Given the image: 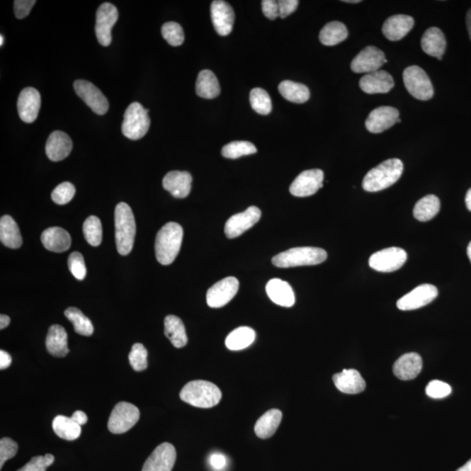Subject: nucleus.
Here are the masks:
<instances>
[{
  "mask_svg": "<svg viewBox=\"0 0 471 471\" xmlns=\"http://www.w3.org/2000/svg\"><path fill=\"white\" fill-rule=\"evenodd\" d=\"M183 229L179 224L171 222L158 232L154 244L157 261L164 266L171 265L178 255L182 246Z\"/></svg>",
  "mask_w": 471,
  "mask_h": 471,
  "instance_id": "1",
  "label": "nucleus"
},
{
  "mask_svg": "<svg viewBox=\"0 0 471 471\" xmlns=\"http://www.w3.org/2000/svg\"><path fill=\"white\" fill-rule=\"evenodd\" d=\"M403 164L400 159L393 158L372 169L365 176L363 186L365 191L378 192L385 190L397 182L402 175Z\"/></svg>",
  "mask_w": 471,
  "mask_h": 471,
  "instance_id": "2",
  "label": "nucleus"
},
{
  "mask_svg": "<svg viewBox=\"0 0 471 471\" xmlns=\"http://www.w3.org/2000/svg\"><path fill=\"white\" fill-rule=\"evenodd\" d=\"M115 242L120 255L130 254L134 246L137 225L133 212L126 203H120L115 212Z\"/></svg>",
  "mask_w": 471,
  "mask_h": 471,
  "instance_id": "3",
  "label": "nucleus"
},
{
  "mask_svg": "<svg viewBox=\"0 0 471 471\" xmlns=\"http://www.w3.org/2000/svg\"><path fill=\"white\" fill-rule=\"evenodd\" d=\"M180 398L191 406L210 409L220 403L222 392L214 383L207 380H193L181 390Z\"/></svg>",
  "mask_w": 471,
  "mask_h": 471,
  "instance_id": "4",
  "label": "nucleus"
},
{
  "mask_svg": "<svg viewBox=\"0 0 471 471\" xmlns=\"http://www.w3.org/2000/svg\"><path fill=\"white\" fill-rule=\"evenodd\" d=\"M327 258V251L322 248L296 247L274 256L271 261L278 268H289V267L319 265L325 261Z\"/></svg>",
  "mask_w": 471,
  "mask_h": 471,
  "instance_id": "5",
  "label": "nucleus"
},
{
  "mask_svg": "<svg viewBox=\"0 0 471 471\" xmlns=\"http://www.w3.org/2000/svg\"><path fill=\"white\" fill-rule=\"evenodd\" d=\"M149 126V109L138 103L130 104L124 114L123 134L130 140H139L148 133Z\"/></svg>",
  "mask_w": 471,
  "mask_h": 471,
  "instance_id": "6",
  "label": "nucleus"
},
{
  "mask_svg": "<svg viewBox=\"0 0 471 471\" xmlns=\"http://www.w3.org/2000/svg\"><path fill=\"white\" fill-rule=\"evenodd\" d=\"M403 81L409 93L417 100L429 101L434 96L431 79L420 67H407L403 72Z\"/></svg>",
  "mask_w": 471,
  "mask_h": 471,
  "instance_id": "7",
  "label": "nucleus"
},
{
  "mask_svg": "<svg viewBox=\"0 0 471 471\" xmlns=\"http://www.w3.org/2000/svg\"><path fill=\"white\" fill-rule=\"evenodd\" d=\"M140 418L137 406L130 402H119L109 417L108 428L113 434H123L133 428Z\"/></svg>",
  "mask_w": 471,
  "mask_h": 471,
  "instance_id": "8",
  "label": "nucleus"
},
{
  "mask_svg": "<svg viewBox=\"0 0 471 471\" xmlns=\"http://www.w3.org/2000/svg\"><path fill=\"white\" fill-rule=\"evenodd\" d=\"M408 254L402 248L390 247L375 252L369 259V266L380 273H392L404 265Z\"/></svg>",
  "mask_w": 471,
  "mask_h": 471,
  "instance_id": "9",
  "label": "nucleus"
},
{
  "mask_svg": "<svg viewBox=\"0 0 471 471\" xmlns=\"http://www.w3.org/2000/svg\"><path fill=\"white\" fill-rule=\"evenodd\" d=\"M118 11L110 3H104L97 10L96 33L101 46L108 47L111 44V31L118 20Z\"/></svg>",
  "mask_w": 471,
  "mask_h": 471,
  "instance_id": "10",
  "label": "nucleus"
},
{
  "mask_svg": "<svg viewBox=\"0 0 471 471\" xmlns=\"http://www.w3.org/2000/svg\"><path fill=\"white\" fill-rule=\"evenodd\" d=\"M74 88L78 96L81 98L96 114L99 115L106 114L109 108L108 101L93 83L78 80L74 82Z\"/></svg>",
  "mask_w": 471,
  "mask_h": 471,
  "instance_id": "11",
  "label": "nucleus"
},
{
  "mask_svg": "<svg viewBox=\"0 0 471 471\" xmlns=\"http://www.w3.org/2000/svg\"><path fill=\"white\" fill-rule=\"evenodd\" d=\"M324 173L322 169H309L300 173L291 186L290 192L297 198L310 197L323 187Z\"/></svg>",
  "mask_w": 471,
  "mask_h": 471,
  "instance_id": "12",
  "label": "nucleus"
},
{
  "mask_svg": "<svg viewBox=\"0 0 471 471\" xmlns=\"http://www.w3.org/2000/svg\"><path fill=\"white\" fill-rule=\"evenodd\" d=\"M239 288V282L236 278H225L208 290L206 295L207 304L212 308L223 307L235 297Z\"/></svg>",
  "mask_w": 471,
  "mask_h": 471,
  "instance_id": "13",
  "label": "nucleus"
},
{
  "mask_svg": "<svg viewBox=\"0 0 471 471\" xmlns=\"http://www.w3.org/2000/svg\"><path fill=\"white\" fill-rule=\"evenodd\" d=\"M438 296V290L435 285L423 284L417 286L397 301V307L402 311H412L427 306Z\"/></svg>",
  "mask_w": 471,
  "mask_h": 471,
  "instance_id": "14",
  "label": "nucleus"
},
{
  "mask_svg": "<svg viewBox=\"0 0 471 471\" xmlns=\"http://www.w3.org/2000/svg\"><path fill=\"white\" fill-rule=\"evenodd\" d=\"M387 62L385 55L382 50L368 46L353 59L351 69L356 74H370L378 71Z\"/></svg>",
  "mask_w": 471,
  "mask_h": 471,
  "instance_id": "15",
  "label": "nucleus"
},
{
  "mask_svg": "<svg viewBox=\"0 0 471 471\" xmlns=\"http://www.w3.org/2000/svg\"><path fill=\"white\" fill-rule=\"evenodd\" d=\"M261 217V210L258 207L251 206L246 212L234 215L226 222L225 232L228 239L242 235L252 226L258 223Z\"/></svg>",
  "mask_w": 471,
  "mask_h": 471,
  "instance_id": "16",
  "label": "nucleus"
},
{
  "mask_svg": "<svg viewBox=\"0 0 471 471\" xmlns=\"http://www.w3.org/2000/svg\"><path fill=\"white\" fill-rule=\"evenodd\" d=\"M176 459L175 447L169 443H161L146 460L142 471H171Z\"/></svg>",
  "mask_w": 471,
  "mask_h": 471,
  "instance_id": "17",
  "label": "nucleus"
},
{
  "mask_svg": "<svg viewBox=\"0 0 471 471\" xmlns=\"http://www.w3.org/2000/svg\"><path fill=\"white\" fill-rule=\"evenodd\" d=\"M210 13L214 28L218 35L227 36L232 33L235 21V13L229 4L222 0L212 3Z\"/></svg>",
  "mask_w": 471,
  "mask_h": 471,
  "instance_id": "18",
  "label": "nucleus"
},
{
  "mask_svg": "<svg viewBox=\"0 0 471 471\" xmlns=\"http://www.w3.org/2000/svg\"><path fill=\"white\" fill-rule=\"evenodd\" d=\"M41 105L40 93L33 88H26L18 99V115L24 123H33L39 115Z\"/></svg>",
  "mask_w": 471,
  "mask_h": 471,
  "instance_id": "19",
  "label": "nucleus"
},
{
  "mask_svg": "<svg viewBox=\"0 0 471 471\" xmlns=\"http://www.w3.org/2000/svg\"><path fill=\"white\" fill-rule=\"evenodd\" d=\"M399 111L393 107H379L369 114L365 120V127L369 132L374 134L390 129L397 123Z\"/></svg>",
  "mask_w": 471,
  "mask_h": 471,
  "instance_id": "20",
  "label": "nucleus"
},
{
  "mask_svg": "<svg viewBox=\"0 0 471 471\" xmlns=\"http://www.w3.org/2000/svg\"><path fill=\"white\" fill-rule=\"evenodd\" d=\"M395 81L390 74L378 70L364 75L360 81V88L365 93H387L394 88Z\"/></svg>",
  "mask_w": 471,
  "mask_h": 471,
  "instance_id": "21",
  "label": "nucleus"
},
{
  "mask_svg": "<svg viewBox=\"0 0 471 471\" xmlns=\"http://www.w3.org/2000/svg\"><path fill=\"white\" fill-rule=\"evenodd\" d=\"M192 176L187 171H171L164 177L163 186L173 197L186 198L191 191Z\"/></svg>",
  "mask_w": 471,
  "mask_h": 471,
  "instance_id": "22",
  "label": "nucleus"
},
{
  "mask_svg": "<svg viewBox=\"0 0 471 471\" xmlns=\"http://www.w3.org/2000/svg\"><path fill=\"white\" fill-rule=\"evenodd\" d=\"M73 149V142L69 135L62 131H55L48 137L46 153L49 159L59 161L69 156Z\"/></svg>",
  "mask_w": 471,
  "mask_h": 471,
  "instance_id": "23",
  "label": "nucleus"
},
{
  "mask_svg": "<svg viewBox=\"0 0 471 471\" xmlns=\"http://www.w3.org/2000/svg\"><path fill=\"white\" fill-rule=\"evenodd\" d=\"M414 25V18L408 15H394L385 21L382 26V33L387 40H401L412 31Z\"/></svg>",
  "mask_w": 471,
  "mask_h": 471,
  "instance_id": "24",
  "label": "nucleus"
},
{
  "mask_svg": "<svg viewBox=\"0 0 471 471\" xmlns=\"http://www.w3.org/2000/svg\"><path fill=\"white\" fill-rule=\"evenodd\" d=\"M423 368V359L416 353L403 354L395 361L393 371L397 378L409 380L416 378Z\"/></svg>",
  "mask_w": 471,
  "mask_h": 471,
  "instance_id": "25",
  "label": "nucleus"
},
{
  "mask_svg": "<svg viewBox=\"0 0 471 471\" xmlns=\"http://www.w3.org/2000/svg\"><path fill=\"white\" fill-rule=\"evenodd\" d=\"M333 380L335 387L344 394H359L365 389V380L356 369H344L334 375Z\"/></svg>",
  "mask_w": 471,
  "mask_h": 471,
  "instance_id": "26",
  "label": "nucleus"
},
{
  "mask_svg": "<svg viewBox=\"0 0 471 471\" xmlns=\"http://www.w3.org/2000/svg\"><path fill=\"white\" fill-rule=\"evenodd\" d=\"M267 295L273 303L284 307H291L295 303V295L288 282L273 278L266 285Z\"/></svg>",
  "mask_w": 471,
  "mask_h": 471,
  "instance_id": "27",
  "label": "nucleus"
},
{
  "mask_svg": "<svg viewBox=\"0 0 471 471\" xmlns=\"http://www.w3.org/2000/svg\"><path fill=\"white\" fill-rule=\"evenodd\" d=\"M421 44L425 54L439 60L443 59V55L446 50L447 42L442 30L437 28H429L421 38Z\"/></svg>",
  "mask_w": 471,
  "mask_h": 471,
  "instance_id": "28",
  "label": "nucleus"
},
{
  "mask_svg": "<svg viewBox=\"0 0 471 471\" xmlns=\"http://www.w3.org/2000/svg\"><path fill=\"white\" fill-rule=\"evenodd\" d=\"M41 242L48 251L64 252L71 246L69 233L60 227H50L41 235Z\"/></svg>",
  "mask_w": 471,
  "mask_h": 471,
  "instance_id": "29",
  "label": "nucleus"
},
{
  "mask_svg": "<svg viewBox=\"0 0 471 471\" xmlns=\"http://www.w3.org/2000/svg\"><path fill=\"white\" fill-rule=\"evenodd\" d=\"M46 346L49 353L55 357H65L69 353L67 334L63 327L52 325L48 330Z\"/></svg>",
  "mask_w": 471,
  "mask_h": 471,
  "instance_id": "30",
  "label": "nucleus"
},
{
  "mask_svg": "<svg viewBox=\"0 0 471 471\" xmlns=\"http://www.w3.org/2000/svg\"><path fill=\"white\" fill-rule=\"evenodd\" d=\"M164 334L176 348H182L188 343L186 327L182 320L175 315H169L164 319Z\"/></svg>",
  "mask_w": 471,
  "mask_h": 471,
  "instance_id": "31",
  "label": "nucleus"
},
{
  "mask_svg": "<svg viewBox=\"0 0 471 471\" xmlns=\"http://www.w3.org/2000/svg\"><path fill=\"white\" fill-rule=\"evenodd\" d=\"M0 240L4 246L11 249L21 246L22 237L20 229L11 216H3L0 220Z\"/></svg>",
  "mask_w": 471,
  "mask_h": 471,
  "instance_id": "32",
  "label": "nucleus"
},
{
  "mask_svg": "<svg viewBox=\"0 0 471 471\" xmlns=\"http://www.w3.org/2000/svg\"><path fill=\"white\" fill-rule=\"evenodd\" d=\"M282 412L278 409H271L263 414L255 424V433L259 438L267 439L277 431L282 420Z\"/></svg>",
  "mask_w": 471,
  "mask_h": 471,
  "instance_id": "33",
  "label": "nucleus"
},
{
  "mask_svg": "<svg viewBox=\"0 0 471 471\" xmlns=\"http://www.w3.org/2000/svg\"><path fill=\"white\" fill-rule=\"evenodd\" d=\"M195 91L199 97L205 99H214L220 96L221 89L216 75L210 70H203L199 73Z\"/></svg>",
  "mask_w": 471,
  "mask_h": 471,
  "instance_id": "34",
  "label": "nucleus"
},
{
  "mask_svg": "<svg viewBox=\"0 0 471 471\" xmlns=\"http://www.w3.org/2000/svg\"><path fill=\"white\" fill-rule=\"evenodd\" d=\"M441 203L435 195H428L420 199L414 208V217L421 222H427L434 218L440 212Z\"/></svg>",
  "mask_w": 471,
  "mask_h": 471,
  "instance_id": "35",
  "label": "nucleus"
},
{
  "mask_svg": "<svg viewBox=\"0 0 471 471\" xmlns=\"http://www.w3.org/2000/svg\"><path fill=\"white\" fill-rule=\"evenodd\" d=\"M256 338L255 331L251 327H240L232 331L226 338L225 345L232 351H239L250 346Z\"/></svg>",
  "mask_w": 471,
  "mask_h": 471,
  "instance_id": "36",
  "label": "nucleus"
},
{
  "mask_svg": "<svg viewBox=\"0 0 471 471\" xmlns=\"http://www.w3.org/2000/svg\"><path fill=\"white\" fill-rule=\"evenodd\" d=\"M278 91L285 100L293 103H305L310 98V91L307 86L292 81H282Z\"/></svg>",
  "mask_w": 471,
  "mask_h": 471,
  "instance_id": "37",
  "label": "nucleus"
},
{
  "mask_svg": "<svg viewBox=\"0 0 471 471\" xmlns=\"http://www.w3.org/2000/svg\"><path fill=\"white\" fill-rule=\"evenodd\" d=\"M52 429L60 438L74 441L81 435V426L75 423L72 417L57 416L52 421Z\"/></svg>",
  "mask_w": 471,
  "mask_h": 471,
  "instance_id": "38",
  "label": "nucleus"
},
{
  "mask_svg": "<svg viewBox=\"0 0 471 471\" xmlns=\"http://www.w3.org/2000/svg\"><path fill=\"white\" fill-rule=\"evenodd\" d=\"M348 36L346 25L341 22L333 21L327 24L319 33V40L325 46H335L344 41Z\"/></svg>",
  "mask_w": 471,
  "mask_h": 471,
  "instance_id": "39",
  "label": "nucleus"
},
{
  "mask_svg": "<svg viewBox=\"0 0 471 471\" xmlns=\"http://www.w3.org/2000/svg\"><path fill=\"white\" fill-rule=\"evenodd\" d=\"M65 316L73 324L74 331L77 334L83 336H91L93 333V323L81 310L75 307L67 308Z\"/></svg>",
  "mask_w": 471,
  "mask_h": 471,
  "instance_id": "40",
  "label": "nucleus"
},
{
  "mask_svg": "<svg viewBox=\"0 0 471 471\" xmlns=\"http://www.w3.org/2000/svg\"><path fill=\"white\" fill-rule=\"evenodd\" d=\"M83 233L86 242L92 246H99L103 241V226L99 218L96 216L86 218L83 225Z\"/></svg>",
  "mask_w": 471,
  "mask_h": 471,
  "instance_id": "41",
  "label": "nucleus"
},
{
  "mask_svg": "<svg viewBox=\"0 0 471 471\" xmlns=\"http://www.w3.org/2000/svg\"><path fill=\"white\" fill-rule=\"evenodd\" d=\"M257 153V148L254 143L246 141H236L228 143L222 149V154L225 158L229 159H237V158L249 156Z\"/></svg>",
  "mask_w": 471,
  "mask_h": 471,
  "instance_id": "42",
  "label": "nucleus"
},
{
  "mask_svg": "<svg viewBox=\"0 0 471 471\" xmlns=\"http://www.w3.org/2000/svg\"><path fill=\"white\" fill-rule=\"evenodd\" d=\"M250 103L254 110L262 115L271 112V101L268 93L262 89L256 88L250 93Z\"/></svg>",
  "mask_w": 471,
  "mask_h": 471,
  "instance_id": "43",
  "label": "nucleus"
},
{
  "mask_svg": "<svg viewBox=\"0 0 471 471\" xmlns=\"http://www.w3.org/2000/svg\"><path fill=\"white\" fill-rule=\"evenodd\" d=\"M131 367L135 371H144L148 368V351L141 343H135L129 354Z\"/></svg>",
  "mask_w": 471,
  "mask_h": 471,
  "instance_id": "44",
  "label": "nucleus"
},
{
  "mask_svg": "<svg viewBox=\"0 0 471 471\" xmlns=\"http://www.w3.org/2000/svg\"><path fill=\"white\" fill-rule=\"evenodd\" d=\"M161 35L172 47H179L183 43V30L182 26L176 22H168L161 26Z\"/></svg>",
  "mask_w": 471,
  "mask_h": 471,
  "instance_id": "45",
  "label": "nucleus"
},
{
  "mask_svg": "<svg viewBox=\"0 0 471 471\" xmlns=\"http://www.w3.org/2000/svg\"><path fill=\"white\" fill-rule=\"evenodd\" d=\"M75 195V188L71 183L65 182L59 184L52 192V199L59 205H67Z\"/></svg>",
  "mask_w": 471,
  "mask_h": 471,
  "instance_id": "46",
  "label": "nucleus"
},
{
  "mask_svg": "<svg viewBox=\"0 0 471 471\" xmlns=\"http://www.w3.org/2000/svg\"><path fill=\"white\" fill-rule=\"evenodd\" d=\"M55 463V457L51 454L38 455L33 458L26 465L18 471H47L49 466Z\"/></svg>",
  "mask_w": 471,
  "mask_h": 471,
  "instance_id": "47",
  "label": "nucleus"
},
{
  "mask_svg": "<svg viewBox=\"0 0 471 471\" xmlns=\"http://www.w3.org/2000/svg\"><path fill=\"white\" fill-rule=\"evenodd\" d=\"M69 267L71 273L79 280H84L86 275V267L84 258L80 252H73L69 258Z\"/></svg>",
  "mask_w": 471,
  "mask_h": 471,
  "instance_id": "48",
  "label": "nucleus"
},
{
  "mask_svg": "<svg viewBox=\"0 0 471 471\" xmlns=\"http://www.w3.org/2000/svg\"><path fill=\"white\" fill-rule=\"evenodd\" d=\"M18 450V443L13 439L5 437L0 440V469L3 468L7 460L16 455Z\"/></svg>",
  "mask_w": 471,
  "mask_h": 471,
  "instance_id": "49",
  "label": "nucleus"
},
{
  "mask_svg": "<svg viewBox=\"0 0 471 471\" xmlns=\"http://www.w3.org/2000/svg\"><path fill=\"white\" fill-rule=\"evenodd\" d=\"M452 389L448 383L441 380H432L426 387V394L428 397L434 399H443L451 394Z\"/></svg>",
  "mask_w": 471,
  "mask_h": 471,
  "instance_id": "50",
  "label": "nucleus"
},
{
  "mask_svg": "<svg viewBox=\"0 0 471 471\" xmlns=\"http://www.w3.org/2000/svg\"><path fill=\"white\" fill-rule=\"evenodd\" d=\"M36 4L35 0H16L14 1V12L18 18H24L31 12Z\"/></svg>",
  "mask_w": 471,
  "mask_h": 471,
  "instance_id": "51",
  "label": "nucleus"
},
{
  "mask_svg": "<svg viewBox=\"0 0 471 471\" xmlns=\"http://www.w3.org/2000/svg\"><path fill=\"white\" fill-rule=\"evenodd\" d=\"M262 10L263 13L269 20L273 21L280 17V7H278V3L274 0H263Z\"/></svg>",
  "mask_w": 471,
  "mask_h": 471,
  "instance_id": "52",
  "label": "nucleus"
},
{
  "mask_svg": "<svg viewBox=\"0 0 471 471\" xmlns=\"http://www.w3.org/2000/svg\"><path fill=\"white\" fill-rule=\"evenodd\" d=\"M278 3L280 7V17L285 18L295 12L300 2L297 0H280Z\"/></svg>",
  "mask_w": 471,
  "mask_h": 471,
  "instance_id": "53",
  "label": "nucleus"
},
{
  "mask_svg": "<svg viewBox=\"0 0 471 471\" xmlns=\"http://www.w3.org/2000/svg\"><path fill=\"white\" fill-rule=\"evenodd\" d=\"M210 462L213 468L217 470L223 469L226 465V459L221 454H213L210 458Z\"/></svg>",
  "mask_w": 471,
  "mask_h": 471,
  "instance_id": "54",
  "label": "nucleus"
},
{
  "mask_svg": "<svg viewBox=\"0 0 471 471\" xmlns=\"http://www.w3.org/2000/svg\"><path fill=\"white\" fill-rule=\"evenodd\" d=\"M12 364V357L10 354L4 350L0 351V369H6L10 367V365Z\"/></svg>",
  "mask_w": 471,
  "mask_h": 471,
  "instance_id": "55",
  "label": "nucleus"
},
{
  "mask_svg": "<svg viewBox=\"0 0 471 471\" xmlns=\"http://www.w3.org/2000/svg\"><path fill=\"white\" fill-rule=\"evenodd\" d=\"M72 419H73L75 423L81 426V425H85L86 423H88L89 418L86 414L81 412V410H77V412H75L73 414V416H72Z\"/></svg>",
  "mask_w": 471,
  "mask_h": 471,
  "instance_id": "56",
  "label": "nucleus"
},
{
  "mask_svg": "<svg viewBox=\"0 0 471 471\" xmlns=\"http://www.w3.org/2000/svg\"><path fill=\"white\" fill-rule=\"evenodd\" d=\"M11 319L8 316L5 314L0 315V329L3 330L9 326Z\"/></svg>",
  "mask_w": 471,
  "mask_h": 471,
  "instance_id": "57",
  "label": "nucleus"
},
{
  "mask_svg": "<svg viewBox=\"0 0 471 471\" xmlns=\"http://www.w3.org/2000/svg\"><path fill=\"white\" fill-rule=\"evenodd\" d=\"M466 24L467 29H468L469 35L471 40V9L469 11L468 13H467Z\"/></svg>",
  "mask_w": 471,
  "mask_h": 471,
  "instance_id": "58",
  "label": "nucleus"
},
{
  "mask_svg": "<svg viewBox=\"0 0 471 471\" xmlns=\"http://www.w3.org/2000/svg\"><path fill=\"white\" fill-rule=\"evenodd\" d=\"M465 203H466L467 208H468L470 212H471V188H470L468 192H467L466 198H465Z\"/></svg>",
  "mask_w": 471,
  "mask_h": 471,
  "instance_id": "59",
  "label": "nucleus"
},
{
  "mask_svg": "<svg viewBox=\"0 0 471 471\" xmlns=\"http://www.w3.org/2000/svg\"><path fill=\"white\" fill-rule=\"evenodd\" d=\"M457 471H471V459L465 463V465L462 466L461 468H459Z\"/></svg>",
  "mask_w": 471,
  "mask_h": 471,
  "instance_id": "60",
  "label": "nucleus"
},
{
  "mask_svg": "<svg viewBox=\"0 0 471 471\" xmlns=\"http://www.w3.org/2000/svg\"><path fill=\"white\" fill-rule=\"evenodd\" d=\"M467 254H468L471 262V242L469 244L468 249H467Z\"/></svg>",
  "mask_w": 471,
  "mask_h": 471,
  "instance_id": "61",
  "label": "nucleus"
},
{
  "mask_svg": "<svg viewBox=\"0 0 471 471\" xmlns=\"http://www.w3.org/2000/svg\"><path fill=\"white\" fill-rule=\"evenodd\" d=\"M343 2L356 4V3H360L361 1L360 0H345V1Z\"/></svg>",
  "mask_w": 471,
  "mask_h": 471,
  "instance_id": "62",
  "label": "nucleus"
},
{
  "mask_svg": "<svg viewBox=\"0 0 471 471\" xmlns=\"http://www.w3.org/2000/svg\"><path fill=\"white\" fill-rule=\"evenodd\" d=\"M4 40H4V36L3 35L0 36V46L1 47L3 46Z\"/></svg>",
  "mask_w": 471,
  "mask_h": 471,
  "instance_id": "63",
  "label": "nucleus"
}]
</instances>
